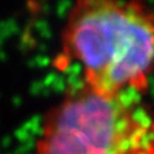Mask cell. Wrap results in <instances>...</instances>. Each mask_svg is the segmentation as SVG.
<instances>
[{
	"label": "cell",
	"instance_id": "cell-2",
	"mask_svg": "<svg viewBox=\"0 0 154 154\" xmlns=\"http://www.w3.org/2000/svg\"><path fill=\"white\" fill-rule=\"evenodd\" d=\"M38 154H154V125L120 95L84 85L50 110Z\"/></svg>",
	"mask_w": 154,
	"mask_h": 154
},
{
	"label": "cell",
	"instance_id": "cell-1",
	"mask_svg": "<svg viewBox=\"0 0 154 154\" xmlns=\"http://www.w3.org/2000/svg\"><path fill=\"white\" fill-rule=\"evenodd\" d=\"M84 85L106 97L144 91L154 69V12L140 0H76L62 34Z\"/></svg>",
	"mask_w": 154,
	"mask_h": 154
}]
</instances>
